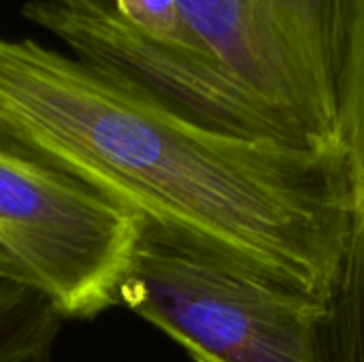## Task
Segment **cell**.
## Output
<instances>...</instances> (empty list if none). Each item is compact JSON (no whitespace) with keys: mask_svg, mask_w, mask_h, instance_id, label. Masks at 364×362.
<instances>
[{"mask_svg":"<svg viewBox=\"0 0 364 362\" xmlns=\"http://www.w3.org/2000/svg\"><path fill=\"white\" fill-rule=\"evenodd\" d=\"M139 215L0 147V245L64 318L117 305Z\"/></svg>","mask_w":364,"mask_h":362,"instance_id":"cell-4","label":"cell"},{"mask_svg":"<svg viewBox=\"0 0 364 362\" xmlns=\"http://www.w3.org/2000/svg\"><path fill=\"white\" fill-rule=\"evenodd\" d=\"M115 15L134 28L145 38L166 47L168 51L186 53V34L179 17L177 0H111Z\"/></svg>","mask_w":364,"mask_h":362,"instance_id":"cell-6","label":"cell"},{"mask_svg":"<svg viewBox=\"0 0 364 362\" xmlns=\"http://www.w3.org/2000/svg\"><path fill=\"white\" fill-rule=\"evenodd\" d=\"M2 282H11V284H28L34 286L30 275L26 273V269L0 245V284Z\"/></svg>","mask_w":364,"mask_h":362,"instance_id":"cell-7","label":"cell"},{"mask_svg":"<svg viewBox=\"0 0 364 362\" xmlns=\"http://www.w3.org/2000/svg\"><path fill=\"white\" fill-rule=\"evenodd\" d=\"M117 305L166 333L194 362H316L326 314L324 301L143 218Z\"/></svg>","mask_w":364,"mask_h":362,"instance_id":"cell-3","label":"cell"},{"mask_svg":"<svg viewBox=\"0 0 364 362\" xmlns=\"http://www.w3.org/2000/svg\"><path fill=\"white\" fill-rule=\"evenodd\" d=\"M186 53L128 32L113 77L203 128L294 147H343L335 0H177Z\"/></svg>","mask_w":364,"mask_h":362,"instance_id":"cell-2","label":"cell"},{"mask_svg":"<svg viewBox=\"0 0 364 362\" xmlns=\"http://www.w3.org/2000/svg\"><path fill=\"white\" fill-rule=\"evenodd\" d=\"M335 87L339 141L358 186L354 235L326 299L324 344L352 362H364V0H335Z\"/></svg>","mask_w":364,"mask_h":362,"instance_id":"cell-5","label":"cell"},{"mask_svg":"<svg viewBox=\"0 0 364 362\" xmlns=\"http://www.w3.org/2000/svg\"><path fill=\"white\" fill-rule=\"evenodd\" d=\"M66 9L83 11V13H111L113 2L111 0H55Z\"/></svg>","mask_w":364,"mask_h":362,"instance_id":"cell-8","label":"cell"},{"mask_svg":"<svg viewBox=\"0 0 364 362\" xmlns=\"http://www.w3.org/2000/svg\"><path fill=\"white\" fill-rule=\"evenodd\" d=\"M0 147L324 303L356 226L343 147L203 128L34 41L0 36Z\"/></svg>","mask_w":364,"mask_h":362,"instance_id":"cell-1","label":"cell"}]
</instances>
